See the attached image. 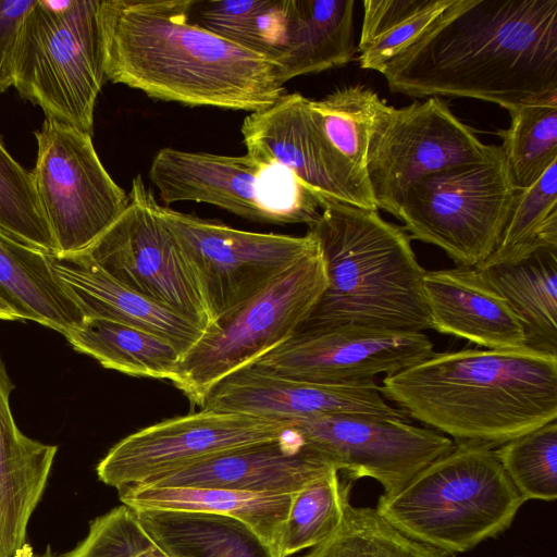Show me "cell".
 Returning a JSON list of instances; mask_svg holds the SVG:
<instances>
[{
  "mask_svg": "<svg viewBox=\"0 0 557 557\" xmlns=\"http://www.w3.org/2000/svg\"><path fill=\"white\" fill-rule=\"evenodd\" d=\"M381 74L393 92L508 111L557 94V0H451Z\"/></svg>",
  "mask_w": 557,
  "mask_h": 557,
  "instance_id": "cell-1",
  "label": "cell"
},
{
  "mask_svg": "<svg viewBox=\"0 0 557 557\" xmlns=\"http://www.w3.org/2000/svg\"><path fill=\"white\" fill-rule=\"evenodd\" d=\"M191 0H101L107 79L190 107L256 112L285 92L280 66L200 26Z\"/></svg>",
  "mask_w": 557,
  "mask_h": 557,
  "instance_id": "cell-2",
  "label": "cell"
},
{
  "mask_svg": "<svg viewBox=\"0 0 557 557\" xmlns=\"http://www.w3.org/2000/svg\"><path fill=\"white\" fill-rule=\"evenodd\" d=\"M380 391L455 444L493 449L557 419V355L529 347L433 352L385 375Z\"/></svg>",
  "mask_w": 557,
  "mask_h": 557,
  "instance_id": "cell-3",
  "label": "cell"
},
{
  "mask_svg": "<svg viewBox=\"0 0 557 557\" xmlns=\"http://www.w3.org/2000/svg\"><path fill=\"white\" fill-rule=\"evenodd\" d=\"M309 231L324 261L327 285L297 331L369 327L430 329L419 264L405 230L377 210L322 199Z\"/></svg>",
  "mask_w": 557,
  "mask_h": 557,
  "instance_id": "cell-4",
  "label": "cell"
},
{
  "mask_svg": "<svg viewBox=\"0 0 557 557\" xmlns=\"http://www.w3.org/2000/svg\"><path fill=\"white\" fill-rule=\"evenodd\" d=\"M524 503L494 449L455 444L375 508L406 536L455 556L505 533Z\"/></svg>",
  "mask_w": 557,
  "mask_h": 557,
  "instance_id": "cell-5",
  "label": "cell"
},
{
  "mask_svg": "<svg viewBox=\"0 0 557 557\" xmlns=\"http://www.w3.org/2000/svg\"><path fill=\"white\" fill-rule=\"evenodd\" d=\"M101 0H36L22 25L14 86L47 119L91 135L107 79Z\"/></svg>",
  "mask_w": 557,
  "mask_h": 557,
  "instance_id": "cell-6",
  "label": "cell"
},
{
  "mask_svg": "<svg viewBox=\"0 0 557 557\" xmlns=\"http://www.w3.org/2000/svg\"><path fill=\"white\" fill-rule=\"evenodd\" d=\"M326 285L319 246L249 302L205 332L183 355L171 382L200 408L218 382L251 366L293 336Z\"/></svg>",
  "mask_w": 557,
  "mask_h": 557,
  "instance_id": "cell-7",
  "label": "cell"
},
{
  "mask_svg": "<svg viewBox=\"0 0 557 557\" xmlns=\"http://www.w3.org/2000/svg\"><path fill=\"white\" fill-rule=\"evenodd\" d=\"M148 176L164 207L205 202L255 222L308 226L321 214L319 198L289 169L248 153L163 148L154 156Z\"/></svg>",
  "mask_w": 557,
  "mask_h": 557,
  "instance_id": "cell-8",
  "label": "cell"
},
{
  "mask_svg": "<svg viewBox=\"0 0 557 557\" xmlns=\"http://www.w3.org/2000/svg\"><path fill=\"white\" fill-rule=\"evenodd\" d=\"M502 148L491 159L432 173L407 191L398 218L410 238L478 267L497 247L516 195Z\"/></svg>",
  "mask_w": 557,
  "mask_h": 557,
  "instance_id": "cell-9",
  "label": "cell"
},
{
  "mask_svg": "<svg viewBox=\"0 0 557 557\" xmlns=\"http://www.w3.org/2000/svg\"><path fill=\"white\" fill-rule=\"evenodd\" d=\"M499 150L500 146L483 144L438 97L403 108L380 99L367 152L375 205L398 218L414 183L451 166L488 160Z\"/></svg>",
  "mask_w": 557,
  "mask_h": 557,
  "instance_id": "cell-10",
  "label": "cell"
},
{
  "mask_svg": "<svg viewBox=\"0 0 557 557\" xmlns=\"http://www.w3.org/2000/svg\"><path fill=\"white\" fill-rule=\"evenodd\" d=\"M159 205L141 175L135 176L125 210L82 253L122 285L207 332L215 321L190 262L159 213Z\"/></svg>",
  "mask_w": 557,
  "mask_h": 557,
  "instance_id": "cell-11",
  "label": "cell"
},
{
  "mask_svg": "<svg viewBox=\"0 0 557 557\" xmlns=\"http://www.w3.org/2000/svg\"><path fill=\"white\" fill-rule=\"evenodd\" d=\"M32 172L57 256L86 251L122 214L128 194L110 176L91 135L45 119Z\"/></svg>",
  "mask_w": 557,
  "mask_h": 557,
  "instance_id": "cell-12",
  "label": "cell"
},
{
  "mask_svg": "<svg viewBox=\"0 0 557 557\" xmlns=\"http://www.w3.org/2000/svg\"><path fill=\"white\" fill-rule=\"evenodd\" d=\"M159 213L190 262L215 323L319 248L309 230L304 236L242 231L162 205Z\"/></svg>",
  "mask_w": 557,
  "mask_h": 557,
  "instance_id": "cell-13",
  "label": "cell"
},
{
  "mask_svg": "<svg viewBox=\"0 0 557 557\" xmlns=\"http://www.w3.org/2000/svg\"><path fill=\"white\" fill-rule=\"evenodd\" d=\"M293 425L292 420L200 409L122 438L100 460L97 475L120 491L236 449L278 440Z\"/></svg>",
  "mask_w": 557,
  "mask_h": 557,
  "instance_id": "cell-14",
  "label": "cell"
},
{
  "mask_svg": "<svg viewBox=\"0 0 557 557\" xmlns=\"http://www.w3.org/2000/svg\"><path fill=\"white\" fill-rule=\"evenodd\" d=\"M293 430L344 478H371L393 495L455 443L428 426L396 419L349 414L295 420Z\"/></svg>",
  "mask_w": 557,
  "mask_h": 557,
  "instance_id": "cell-15",
  "label": "cell"
},
{
  "mask_svg": "<svg viewBox=\"0 0 557 557\" xmlns=\"http://www.w3.org/2000/svg\"><path fill=\"white\" fill-rule=\"evenodd\" d=\"M433 352L422 332L335 327L296 331L251 366L306 381L357 383L394 374Z\"/></svg>",
  "mask_w": 557,
  "mask_h": 557,
  "instance_id": "cell-16",
  "label": "cell"
},
{
  "mask_svg": "<svg viewBox=\"0 0 557 557\" xmlns=\"http://www.w3.org/2000/svg\"><path fill=\"white\" fill-rule=\"evenodd\" d=\"M200 409L242 412L284 420L349 414L410 422L387 403L374 381L323 383L273 374L245 367L218 382Z\"/></svg>",
  "mask_w": 557,
  "mask_h": 557,
  "instance_id": "cell-17",
  "label": "cell"
},
{
  "mask_svg": "<svg viewBox=\"0 0 557 557\" xmlns=\"http://www.w3.org/2000/svg\"><path fill=\"white\" fill-rule=\"evenodd\" d=\"M242 135L248 154L289 169L320 203L330 199L352 205L311 99L284 94L272 106L248 114Z\"/></svg>",
  "mask_w": 557,
  "mask_h": 557,
  "instance_id": "cell-18",
  "label": "cell"
},
{
  "mask_svg": "<svg viewBox=\"0 0 557 557\" xmlns=\"http://www.w3.org/2000/svg\"><path fill=\"white\" fill-rule=\"evenodd\" d=\"M334 469L292 429L278 440L236 449L139 485L295 494Z\"/></svg>",
  "mask_w": 557,
  "mask_h": 557,
  "instance_id": "cell-19",
  "label": "cell"
},
{
  "mask_svg": "<svg viewBox=\"0 0 557 557\" xmlns=\"http://www.w3.org/2000/svg\"><path fill=\"white\" fill-rule=\"evenodd\" d=\"M422 290L430 329L487 349L527 347L520 320L479 268L424 270Z\"/></svg>",
  "mask_w": 557,
  "mask_h": 557,
  "instance_id": "cell-20",
  "label": "cell"
},
{
  "mask_svg": "<svg viewBox=\"0 0 557 557\" xmlns=\"http://www.w3.org/2000/svg\"><path fill=\"white\" fill-rule=\"evenodd\" d=\"M14 385L0 357V557H25L27 525L45 492L58 447L23 434L10 407Z\"/></svg>",
  "mask_w": 557,
  "mask_h": 557,
  "instance_id": "cell-21",
  "label": "cell"
},
{
  "mask_svg": "<svg viewBox=\"0 0 557 557\" xmlns=\"http://www.w3.org/2000/svg\"><path fill=\"white\" fill-rule=\"evenodd\" d=\"M51 269L84 319H106L162 337L185 354L205 331L185 317L122 285L85 253L49 255Z\"/></svg>",
  "mask_w": 557,
  "mask_h": 557,
  "instance_id": "cell-22",
  "label": "cell"
},
{
  "mask_svg": "<svg viewBox=\"0 0 557 557\" xmlns=\"http://www.w3.org/2000/svg\"><path fill=\"white\" fill-rule=\"evenodd\" d=\"M354 0H287L285 29L277 60L283 84L350 62Z\"/></svg>",
  "mask_w": 557,
  "mask_h": 557,
  "instance_id": "cell-23",
  "label": "cell"
},
{
  "mask_svg": "<svg viewBox=\"0 0 557 557\" xmlns=\"http://www.w3.org/2000/svg\"><path fill=\"white\" fill-rule=\"evenodd\" d=\"M0 299L20 320L66 336L84 322L74 298L53 273L49 255L0 228Z\"/></svg>",
  "mask_w": 557,
  "mask_h": 557,
  "instance_id": "cell-24",
  "label": "cell"
},
{
  "mask_svg": "<svg viewBox=\"0 0 557 557\" xmlns=\"http://www.w3.org/2000/svg\"><path fill=\"white\" fill-rule=\"evenodd\" d=\"M169 557H276L256 531L232 517L182 510H134Z\"/></svg>",
  "mask_w": 557,
  "mask_h": 557,
  "instance_id": "cell-25",
  "label": "cell"
},
{
  "mask_svg": "<svg viewBox=\"0 0 557 557\" xmlns=\"http://www.w3.org/2000/svg\"><path fill=\"white\" fill-rule=\"evenodd\" d=\"M119 495L121 503L133 510L198 511L235 518L256 531L275 552L294 494L133 485L120 490Z\"/></svg>",
  "mask_w": 557,
  "mask_h": 557,
  "instance_id": "cell-26",
  "label": "cell"
},
{
  "mask_svg": "<svg viewBox=\"0 0 557 557\" xmlns=\"http://www.w3.org/2000/svg\"><path fill=\"white\" fill-rule=\"evenodd\" d=\"M476 268L520 320L525 346L557 355V248Z\"/></svg>",
  "mask_w": 557,
  "mask_h": 557,
  "instance_id": "cell-27",
  "label": "cell"
},
{
  "mask_svg": "<svg viewBox=\"0 0 557 557\" xmlns=\"http://www.w3.org/2000/svg\"><path fill=\"white\" fill-rule=\"evenodd\" d=\"M380 100L371 89L356 85L312 100L323 135L356 207L377 210L367 174L370 129Z\"/></svg>",
  "mask_w": 557,
  "mask_h": 557,
  "instance_id": "cell-28",
  "label": "cell"
},
{
  "mask_svg": "<svg viewBox=\"0 0 557 557\" xmlns=\"http://www.w3.org/2000/svg\"><path fill=\"white\" fill-rule=\"evenodd\" d=\"M65 338L102 367L132 376L172 381L184 355L162 337L106 319H85Z\"/></svg>",
  "mask_w": 557,
  "mask_h": 557,
  "instance_id": "cell-29",
  "label": "cell"
},
{
  "mask_svg": "<svg viewBox=\"0 0 557 557\" xmlns=\"http://www.w3.org/2000/svg\"><path fill=\"white\" fill-rule=\"evenodd\" d=\"M287 0H191L189 17L198 26L277 63Z\"/></svg>",
  "mask_w": 557,
  "mask_h": 557,
  "instance_id": "cell-30",
  "label": "cell"
},
{
  "mask_svg": "<svg viewBox=\"0 0 557 557\" xmlns=\"http://www.w3.org/2000/svg\"><path fill=\"white\" fill-rule=\"evenodd\" d=\"M451 0H364L358 61L382 72L397 53L420 36Z\"/></svg>",
  "mask_w": 557,
  "mask_h": 557,
  "instance_id": "cell-31",
  "label": "cell"
},
{
  "mask_svg": "<svg viewBox=\"0 0 557 557\" xmlns=\"http://www.w3.org/2000/svg\"><path fill=\"white\" fill-rule=\"evenodd\" d=\"M498 134L505 165L516 190L533 185L557 161V94L518 107Z\"/></svg>",
  "mask_w": 557,
  "mask_h": 557,
  "instance_id": "cell-32",
  "label": "cell"
},
{
  "mask_svg": "<svg viewBox=\"0 0 557 557\" xmlns=\"http://www.w3.org/2000/svg\"><path fill=\"white\" fill-rule=\"evenodd\" d=\"M557 248V161L530 187L517 190L495 250L479 265Z\"/></svg>",
  "mask_w": 557,
  "mask_h": 557,
  "instance_id": "cell-33",
  "label": "cell"
},
{
  "mask_svg": "<svg viewBox=\"0 0 557 557\" xmlns=\"http://www.w3.org/2000/svg\"><path fill=\"white\" fill-rule=\"evenodd\" d=\"M352 481L334 469L293 495L275 546L276 557H290L326 540L341 523L350 504Z\"/></svg>",
  "mask_w": 557,
  "mask_h": 557,
  "instance_id": "cell-34",
  "label": "cell"
},
{
  "mask_svg": "<svg viewBox=\"0 0 557 557\" xmlns=\"http://www.w3.org/2000/svg\"><path fill=\"white\" fill-rule=\"evenodd\" d=\"M299 557H447L394 528L372 507L345 509L335 531Z\"/></svg>",
  "mask_w": 557,
  "mask_h": 557,
  "instance_id": "cell-35",
  "label": "cell"
},
{
  "mask_svg": "<svg viewBox=\"0 0 557 557\" xmlns=\"http://www.w3.org/2000/svg\"><path fill=\"white\" fill-rule=\"evenodd\" d=\"M494 451L525 502L557 498L556 420L506 442Z\"/></svg>",
  "mask_w": 557,
  "mask_h": 557,
  "instance_id": "cell-36",
  "label": "cell"
},
{
  "mask_svg": "<svg viewBox=\"0 0 557 557\" xmlns=\"http://www.w3.org/2000/svg\"><path fill=\"white\" fill-rule=\"evenodd\" d=\"M0 228L48 255L58 249L40 207L32 172L0 141Z\"/></svg>",
  "mask_w": 557,
  "mask_h": 557,
  "instance_id": "cell-37",
  "label": "cell"
},
{
  "mask_svg": "<svg viewBox=\"0 0 557 557\" xmlns=\"http://www.w3.org/2000/svg\"><path fill=\"white\" fill-rule=\"evenodd\" d=\"M36 0H0V94L14 86L15 57L25 16Z\"/></svg>",
  "mask_w": 557,
  "mask_h": 557,
  "instance_id": "cell-38",
  "label": "cell"
},
{
  "mask_svg": "<svg viewBox=\"0 0 557 557\" xmlns=\"http://www.w3.org/2000/svg\"><path fill=\"white\" fill-rule=\"evenodd\" d=\"M0 320L14 321L20 320V317L0 299Z\"/></svg>",
  "mask_w": 557,
  "mask_h": 557,
  "instance_id": "cell-39",
  "label": "cell"
},
{
  "mask_svg": "<svg viewBox=\"0 0 557 557\" xmlns=\"http://www.w3.org/2000/svg\"><path fill=\"white\" fill-rule=\"evenodd\" d=\"M25 557H65V555H57V554L52 553L51 548L48 546L46 552L42 553V554H34V553H32V554H29V555H27Z\"/></svg>",
  "mask_w": 557,
  "mask_h": 557,
  "instance_id": "cell-40",
  "label": "cell"
},
{
  "mask_svg": "<svg viewBox=\"0 0 557 557\" xmlns=\"http://www.w3.org/2000/svg\"><path fill=\"white\" fill-rule=\"evenodd\" d=\"M453 557H456V555H455V556H453ZM518 557H522V556H518Z\"/></svg>",
  "mask_w": 557,
  "mask_h": 557,
  "instance_id": "cell-41",
  "label": "cell"
}]
</instances>
